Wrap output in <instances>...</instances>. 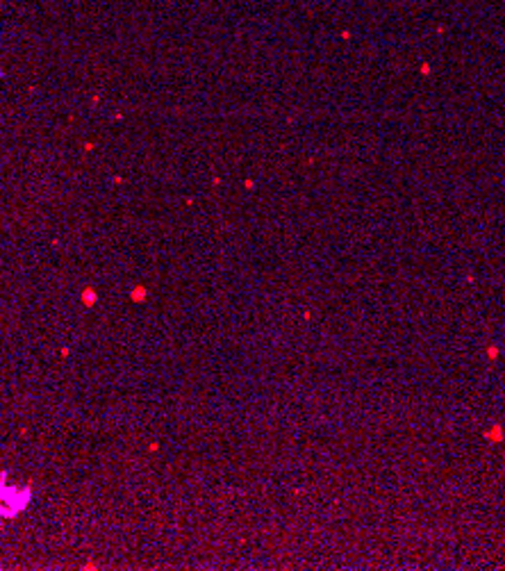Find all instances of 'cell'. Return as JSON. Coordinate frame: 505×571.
I'll return each mask as SVG.
<instances>
[{"instance_id":"1","label":"cell","mask_w":505,"mask_h":571,"mask_svg":"<svg viewBox=\"0 0 505 571\" xmlns=\"http://www.w3.org/2000/svg\"><path fill=\"white\" fill-rule=\"evenodd\" d=\"M82 303H84V305H94L96 303V291L94 289H84V294H82Z\"/></svg>"},{"instance_id":"2","label":"cell","mask_w":505,"mask_h":571,"mask_svg":"<svg viewBox=\"0 0 505 571\" xmlns=\"http://www.w3.org/2000/svg\"><path fill=\"white\" fill-rule=\"evenodd\" d=\"M146 298V289H141V287H137V289L132 291V301L135 303H139V301H144Z\"/></svg>"}]
</instances>
